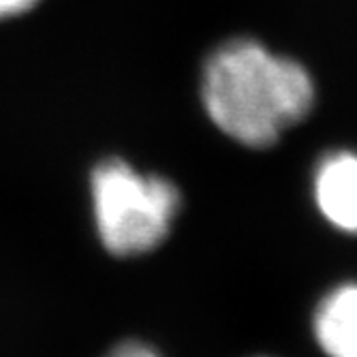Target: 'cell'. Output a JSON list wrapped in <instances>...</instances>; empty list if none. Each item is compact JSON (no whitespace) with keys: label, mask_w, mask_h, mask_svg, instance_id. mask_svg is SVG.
Here are the masks:
<instances>
[{"label":"cell","mask_w":357,"mask_h":357,"mask_svg":"<svg viewBox=\"0 0 357 357\" xmlns=\"http://www.w3.org/2000/svg\"><path fill=\"white\" fill-rule=\"evenodd\" d=\"M90 186L96 229L112 255H144L169 236L180 208V192L169 180L109 158L94 167Z\"/></svg>","instance_id":"7a4b0ae2"},{"label":"cell","mask_w":357,"mask_h":357,"mask_svg":"<svg viewBox=\"0 0 357 357\" xmlns=\"http://www.w3.org/2000/svg\"><path fill=\"white\" fill-rule=\"evenodd\" d=\"M314 197L321 214L334 227L357 234V154H326L314 174Z\"/></svg>","instance_id":"3957f363"},{"label":"cell","mask_w":357,"mask_h":357,"mask_svg":"<svg viewBox=\"0 0 357 357\" xmlns=\"http://www.w3.org/2000/svg\"><path fill=\"white\" fill-rule=\"evenodd\" d=\"M314 336L330 357H357V282L323 298L314 314Z\"/></svg>","instance_id":"277c9868"},{"label":"cell","mask_w":357,"mask_h":357,"mask_svg":"<svg viewBox=\"0 0 357 357\" xmlns=\"http://www.w3.org/2000/svg\"><path fill=\"white\" fill-rule=\"evenodd\" d=\"M202 101L227 137L261 150L274 146L287 128L310 114L314 84L298 60L240 37L208 56Z\"/></svg>","instance_id":"6da1fadb"},{"label":"cell","mask_w":357,"mask_h":357,"mask_svg":"<svg viewBox=\"0 0 357 357\" xmlns=\"http://www.w3.org/2000/svg\"><path fill=\"white\" fill-rule=\"evenodd\" d=\"M39 0H0V20L17 17L26 11H30Z\"/></svg>","instance_id":"8992f818"},{"label":"cell","mask_w":357,"mask_h":357,"mask_svg":"<svg viewBox=\"0 0 357 357\" xmlns=\"http://www.w3.org/2000/svg\"><path fill=\"white\" fill-rule=\"evenodd\" d=\"M105 357H158V355L144 342H120Z\"/></svg>","instance_id":"5b68a950"}]
</instances>
